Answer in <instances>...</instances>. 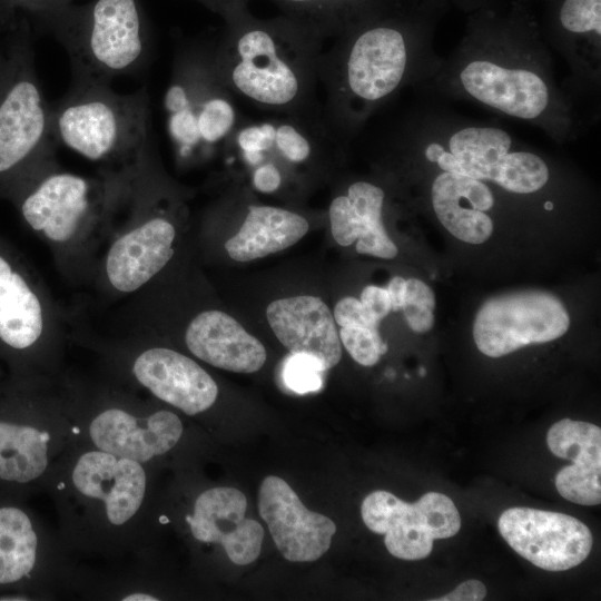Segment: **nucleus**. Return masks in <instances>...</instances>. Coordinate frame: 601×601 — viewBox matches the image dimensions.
<instances>
[{
  "label": "nucleus",
  "mask_w": 601,
  "mask_h": 601,
  "mask_svg": "<svg viewBox=\"0 0 601 601\" xmlns=\"http://www.w3.org/2000/svg\"><path fill=\"white\" fill-rule=\"evenodd\" d=\"M77 493L102 505L107 522L121 526L140 510L147 491L141 463L98 449L82 453L71 471Z\"/></svg>",
  "instance_id": "4468645a"
},
{
  "label": "nucleus",
  "mask_w": 601,
  "mask_h": 601,
  "mask_svg": "<svg viewBox=\"0 0 601 601\" xmlns=\"http://www.w3.org/2000/svg\"><path fill=\"white\" fill-rule=\"evenodd\" d=\"M308 229V220L296 211L248 204L239 230L226 242L225 248L230 258L249 262L294 245Z\"/></svg>",
  "instance_id": "5701e85b"
},
{
  "label": "nucleus",
  "mask_w": 601,
  "mask_h": 601,
  "mask_svg": "<svg viewBox=\"0 0 601 601\" xmlns=\"http://www.w3.org/2000/svg\"><path fill=\"white\" fill-rule=\"evenodd\" d=\"M323 372L321 364L314 357L307 354L290 353L284 361L282 378L290 391L306 394L321 388Z\"/></svg>",
  "instance_id": "7c9ffc66"
},
{
  "label": "nucleus",
  "mask_w": 601,
  "mask_h": 601,
  "mask_svg": "<svg viewBox=\"0 0 601 601\" xmlns=\"http://www.w3.org/2000/svg\"><path fill=\"white\" fill-rule=\"evenodd\" d=\"M434 308L433 289L417 278L407 279L402 309L410 328L415 333L431 331L434 325Z\"/></svg>",
  "instance_id": "c85d7f7f"
},
{
  "label": "nucleus",
  "mask_w": 601,
  "mask_h": 601,
  "mask_svg": "<svg viewBox=\"0 0 601 601\" xmlns=\"http://www.w3.org/2000/svg\"><path fill=\"white\" fill-rule=\"evenodd\" d=\"M247 500L235 487H213L200 493L186 516L193 536L203 543L220 544L238 565L254 562L262 550L264 529L246 519Z\"/></svg>",
  "instance_id": "2eb2a0df"
},
{
  "label": "nucleus",
  "mask_w": 601,
  "mask_h": 601,
  "mask_svg": "<svg viewBox=\"0 0 601 601\" xmlns=\"http://www.w3.org/2000/svg\"><path fill=\"white\" fill-rule=\"evenodd\" d=\"M545 37L571 71L562 88L578 106L592 102L599 112L601 0H550Z\"/></svg>",
  "instance_id": "9b49d317"
},
{
  "label": "nucleus",
  "mask_w": 601,
  "mask_h": 601,
  "mask_svg": "<svg viewBox=\"0 0 601 601\" xmlns=\"http://www.w3.org/2000/svg\"><path fill=\"white\" fill-rule=\"evenodd\" d=\"M282 14L325 40L397 9L407 0H272Z\"/></svg>",
  "instance_id": "b1692460"
},
{
  "label": "nucleus",
  "mask_w": 601,
  "mask_h": 601,
  "mask_svg": "<svg viewBox=\"0 0 601 601\" xmlns=\"http://www.w3.org/2000/svg\"><path fill=\"white\" fill-rule=\"evenodd\" d=\"M21 4L39 12L41 16L53 12L70 4L71 0H17Z\"/></svg>",
  "instance_id": "e433bc0d"
},
{
  "label": "nucleus",
  "mask_w": 601,
  "mask_h": 601,
  "mask_svg": "<svg viewBox=\"0 0 601 601\" xmlns=\"http://www.w3.org/2000/svg\"><path fill=\"white\" fill-rule=\"evenodd\" d=\"M135 378L157 398L187 415L205 412L214 405L218 386L194 359L166 347H152L134 361Z\"/></svg>",
  "instance_id": "f3484780"
},
{
  "label": "nucleus",
  "mask_w": 601,
  "mask_h": 601,
  "mask_svg": "<svg viewBox=\"0 0 601 601\" xmlns=\"http://www.w3.org/2000/svg\"><path fill=\"white\" fill-rule=\"evenodd\" d=\"M124 601H156L157 597L145 592H132L121 598Z\"/></svg>",
  "instance_id": "58836bf2"
},
{
  "label": "nucleus",
  "mask_w": 601,
  "mask_h": 601,
  "mask_svg": "<svg viewBox=\"0 0 601 601\" xmlns=\"http://www.w3.org/2000/svg\"><path fill=\"white\" fill-rule=\"evenodd\" d=\"M486 595L485 585L476 579H469L460 583L454 590L435 601H481Z\"/></svg>",
  "instance_id": "72a5a7b5"
},
{
  "label": "nucleus",
  "mask_w": 601,
  "mask_h": 601,
  "mask_svg": "<svg viewBox=\"0 0 601 601\" xmlns=\"http://www.w3.org/2000/svg\"><path fill=\"white\" fill-rule=\"evenodd\" d=\"M258 510L282 555L292 562H313L327 552L336 524L309 511L289 484L268 475L260 484Z\"/></svg>",
  "instance_id": "ddd939ff"
},
{
  "label": "nucleus",
  "mask_w": 601,
  "mask_h": 601,
  "mask_svg": "<svg viewBox=\"0 0 601 601\" xmlns=\"http://www.w3.org/2000/svg\"><path fill=\"white\" fill-rule=\"evenodd\" d=\"M385 189L371 180L349 183L342 194L336 195L328 208L332 235L341 246L355 240L356 252L391 259L397 247L388 237L383 224Z\"/></svg>",
  "instance_id": "aec40b11"
},
{
  "label": "nucleus",
  "mask_w": 601,
  "mask_h": 601,
  "mask_svg": "<svg viewBox=\"0 0 601 601\" xmlns=\"http://www.w3.org/2000/svg\"><path fill=\"white\" fill-rule=\"evenodd\" d=\"M386 290L390 296L392 311L396 312L402 309L406 292V279L401 276L393 277L387 285Z\"/></svg>",
  "instance_id": "c9c22d12"
},
{
  "label": "nucleus",
  "mask_w": 601,
  "mask_h": 601,
  "mask_svg": "<svg viewBox=\"0 0 601 601\" xmlns=\"http://www.w3.org/2000/svg\"><path fill=\"white\" fill-rule=\"evenodd\" d=\"M361 514L372 532L384 534L387 551L407 561L427 558L434 540L452 538L461 528L454 502L433 491L414 503L387 491H374L363 500Z\"/></svg>",
  "instance_id": "6e6552de"
},
{
  "label": "nucleus",
  "mask_w": 601,
  "mask_h": 601,
  "mask_svg": "<svg viewBox=\"0 0 601 601\" xmlns=\"http://www.w3.org/2000/svg\"><path fill=\"white\" fill-rule=\"evenodd\" d=\"M164 109L178 159L206 158L223 150L242 118L235 95L218 71L214 43L194 42L178 49Z\"/></svg>",
  "instance_id": "423d86ee"
},
{
  "label": "nucleus",
  "mask_w": 601,
  "mask_h": 601,
  "mask_svg": "<svg viewBox=\"0 0 601 601\" xmlns=\"http://www.w3.org/2000/svg\"><path fill=\"white\" fill-rule=\"evenodd\" d=\"M42 329L40 299L0 256V338L13 348L23 349L39 339Z\"/></svg>",
  "instance_id": "393cba45"
},
{
  "label": "nucleus",
  "mask_w": 601,
  "mask_h": 601,
  "mask_svg": "<svg viewBox=\"0 0 601 601\" xmlns=\"http://www.w3.org/2000/svg\"><path fill=\"white\" fill-rule=\"evenodd\" d=\"M497 528L522 558L546 571H565L582 563L592 549L590 529L577 518L532 508H510Z\"/></svg>",
  "instance_id": "f8f14e48"
},
{
  "label": "nucleus",
  "mask_w": 601,
  "mask_h": 601,
  "mask_svg": "<svg viewBox=\"0 0 601 601\" xmlns=\"http://www.w3.org/2000/svg\"><path fill=\"white\" fill-rule=\"evenodd\" d=\"M50 434L33 425L0 421V480L27 483L49 465Z\"/></svg>",
  "instance_id": "a878e982"
},
{
  "label": "nucleus",
  "mask_w": 601,
  "mask_h": 601,
  "mask_svg": "<svg viewBox=\"0 0 601 601\" xmlns=\"http://www.w3.org/2000/svg\"><path fill=\"white\" fill-rule=\"evenodd\" d=\"M6 66H7V61H4V62L0 61V79H1V77L3 75V72H4Z\"/></svg>",
  "instance_id": "ea45409f"
},
{
  "label": "nucleus",
  "mask_w": 601,
  "mask_h": 601,
  "mask_svg": "<svg viewBox=\"0 0 601 601\" xmlns=\"http://www.w3.org/2000/svg\"><path fill=\"white\" fill-rule=\"evenodd\" d=\"M552 454L571 460L555 475V487L565 500L580 505L601 502V428L594 424L563 418L548 431Z\"/></svg>",
  "instance_id": "412c9836"
},
{
  "label": "nucleus",
  "mask_w": 601,
  "mask_h": 601,
  "mask_svg": "<svg viewBox=\"0 0 601 601\" xmlns=\"http://www.w3.org/2000/svg\"><path fill=\"white\" fill-rule=\"evenodd\" d=\"M416 89L528 122L558 144L577 140L589 121L556 82L543 32L518 2L472 11L457 46Z\"/></svg>",
  "instance_id": "f257e3e1"
},
{
  "label": "nucleus",
  "mask_w": 601,
  "mask_h": 601,
  "mask_svg": "<svg viewBox=\"0 0 601 601\" xmlns=\"http://www.w3.org/2000/svg\"><path fill=\"white\" fill-rule=\"evenodd\" d=\"M124 175L121 169L101 181L60 171L53 164L35 176V185L21 203L22 216L49 240L65 243L110 203Z\"/></svg>",
  "instance_id": "9d476101"
},
{
  "label": "nucleus",
  "mask_w": 601,
  "mask_h": 601,
  "mask_svg": "<svg viewBox=\"0 0 601 601\" xmlns=\"http://www.w3.org/2000/svg\"><path fill=\"white\" fill-rule=\"evenodd\" d=\"M570 327V316L553 294L524 290L485 300L474 319L473 338L481 353L501 357L521 347L554 341Z\"/></svg>",
  "instance_id": "1a4fd4ad"
},
{
  "label": "nucleus",
  "mask_w": 601,
  "mask_h": 601,
  "mask_svg": "<svg viewBox=\"0 0 601 601\" xmlns=\"http://www.w3.org/2000/svg\"><path fill=\"white\" fill-rule=\"evenodd\" d=\"M440 1L444 2V0H440ZM451 1L454 2L455 4L460 6L465 11L472 12L474 10H477V9L482 8V7L491 4L495 0H451Z\"/></svg>",
  "instance_id": "4c0bfd02"
},
{
  "label": "nucleus",
  "mask_w": 601,
  "mask_h": 601,
  "mask_svg": "<svg viewBox=\"0 0 601 601\" xmlns=\"http://www.w3.org/2000/svg\"><path fill=\"white\" fill-rule=\"evenodd\" d=\"M267 321L279 342L295 354L314 357L327 371L338 364L342 345L327 305L315 296H294L272 302Z\"/></svg>",
  "instance_id": "a211bd4d"
},
{
  "label": "nucleus",
  "mask_w": 601,
  "mask_h": 601,
  "mask_svg": "<svg viewBox=\"0 0 601 601\" xmlns=\"http://www.w3.org/2000/svg\"><path fill=\"white\" fill-rule=\"evenodd\" d=\"M50 121L56 142L121 168L135 165L151 140L145 87L121 95L108 83L73 80L68 93L50 107Z\"/></svg>",
  "instance_id": "20e7f679"
},
{
  "label": "nucleus",
  "mask_w": 601,
  "mask_h": 601,
  "mask_svg": "<svg viewBox=\"0 0 601 601\" xmlns=\"http://www.w3.org/2000/svg\"><path fill=\"white\" fill-rule=\"evenodd\" d=\"M428 198L437 220L457 239L479 245L492 236L494 229L492 217L473 210L464 198L441 184L430 180Z\"/></svg>",
  "instance_id": "cd10ccee"
},
{
  "label": "nucleus",
  "mask_w": 601,
  "mask_h": 601,
  "mask_svg": "<svg viewBox=\"0 0 601 601\" xmlns=\"http://www.w3.org/2000/svg\"><path fill=\"white\" fill-rule=\"evenodd\" d=\"M174 224L165 216L148 215L110 246L106 275L118 292H135L158 274L174 255Z\"/></svg>",
  "instance_id": "6ab92c4d"
},
{
  "label": "nucleus",
  "mask_w": 601,
  "mask_h": 601,
  "mask_svg": "<svg viewBox=\"0 0 601 601\" xmlns=\"http://www.w3.org/2000/svg\"><path fill=\"white\" fill-rule=\"evenodd\" d=\"M38 534L29 515L16 506L0 508V584L29 577L38 558Z\"/></svg>",
  "instance_id": "bb28decb"
},
{
  "label": "nucleus",
  "mask_w": 601,
  "mask_h": 601,
  "mask_svg": "<svg viewBox=\"0 0 601 601\" xmlns=\"http://www.w3.org/2000/svg\"><path fill=\"white\" fill-rule=\"evenodd\" d=\"M359 300L378 322L392 311L387 290L378 286H366L361 293Z\"/></svg>",
  "instance_id": "473e14b6"
},
{
  "label": "nucleus",
  "mask_w": 601,
  "mask_h": 601,
  "mask_svg": "<svg viewBox=\"0 0 601 601\" xmlns=\"http://www.w3.org/2000/svg\"><path fill=\"white\" fill-rule=\"evenodd\" d=\"M224 22L214 55L235 96L275 115L322 116L316 88L323 37L283 14L260 19L246 11Z\"/></svg>",
  "instance_id": "7ed1b4c3"
},
{
  "label": "nucleus",
  "mask_w": 601,
  "mask_h": 601,
  "mask_svg": "<svg viewBox=\"0 0 601 601\" xmlns=\"http://www.w3.org/2000/svg\"><path fill=\"white\" fill-rule=\"evenodd\" d=\"M185 342L199 359L235 373H254L266 361L264 345L228 314L210 309L189 323Z\"/></svg>",
  "instance_id": "4be33fe9"
},
{
  "label": "nucleus",
  "mask_w": 601,
  "mask_h": 601,
  "mask_svg": "<svg viewBox=\"0 0 601 601\" xmlns=\"http://www.w3.org/2000/svg\"><path fill=\"white\" fill-rule=\"evenodd\" d=\"M339 341L352 358L363 366L375 365L387 351L380 332L366 327L344 326L339 331Z\"/></svg>",
  "instance_id": "c756f323"
},
{
  "label": "nucleus",
  "mask_w": 601,
  "mask_h": 601,
  "mask_svg": "<svg viewBox=\"0 0 601 601\" xmlns=\"http://www.w3.org/2000/svg\"><path fill=\"white\" fill-rule=\"evenodd\" d=\"M50 107L37 79L31 48H12L0 79V176L29 168L35 176L55 164Z\"/></svg>",
  "instance_id": "0eeeda50"
},
{
  "label": "nucleus",
  "mask_w": 601,
  "mask_h": 601,
  "mask_svg": "<svg viewBox=\"0 0 601 601\" xmlns=\"http://www.w3.org/2000/svg\"><path fill=\"white\" fill-rule=\"evenodd\" d=\"M88 432L96 449L142 464L169 452L179 442L184 426L170 411L137 416L109 407L91 420Z\"/></svg>",
  "instance_id": "dca6fc26"
},
{
  "label": "nucleus",
  "mask_w": 601,
  "mask_h": 601,
  "mask_svg": "<svg viewBox=\"0 0 601 601\" xmlns=\"http://www.w3.org/2000/svg\"><path fill=\"white\" fill-rule=\"evenodd\" d=\"M440 0H407L334 38L322 52L318 81L325 91L322 118L345 145L368 119L407 87L418 88L439 68L433 47Z\"/></svg>",
  "instance_id": "f03ea898"
},
{
  "label": "nucleus",
  "mask_w": 601,
  "mask_h": 601,
  "mask_svg": "<svg viewBox=\"0 0 601 601\" xmlns=\"http://www.w3.org/2000/svg\"><path fill=\"white\" fill-rule=\"evenodd\" d=\"M334 319L342 327L358 326L378 332L380 322L372 316L359 299L354 297L342 298L335 305Z\"/></svg>",
  "instance_id": "2f4dec72"
},
{
  "label": "nucleus",
  "mask_w": 601,
  "mask_h": 601,
  "mask_svg": "<svg viewBox=\"0 0 601 601\" xmlns=\"http://www.w3.org/2000/svg\"><path fill=\"white\" fill-rule=\"evenodd\" d=\"M227 21L248 11L249 0H197Z\"/></svg>",
  "instance_id": "f704fd0d"
},
{
  "label": "nucleus",
  "mask_w": 601,
  "mask_h": 601,
  "mask_svg": "<svg viewBox=\"0 0 601 601\" xmlns=\"http://www.w3.org/2000/svg\"><path fill=\"white\" fill-rule=\"evenodd\" d=\"M42 17L66 50L75 81L109 85L147 58L149 37L138 0L70 3Z\"/></svg>",
  "instance_id": "39448f33"
}]
</instances>
